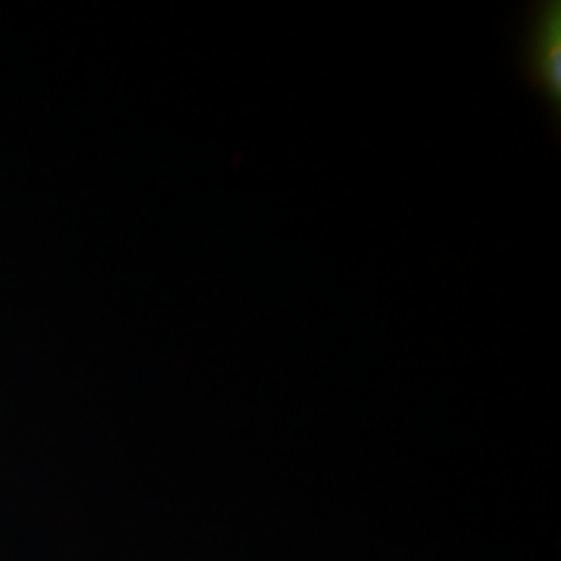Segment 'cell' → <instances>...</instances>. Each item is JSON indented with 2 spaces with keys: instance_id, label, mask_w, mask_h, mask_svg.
I'll list each match as a JSON object with an SVG mask.
<instances>
[{
  "instance_id": "cell-1",
  "label": "cell",
  "mask_w": 561,
  "mask_h": 561,
  "mask_svg": "<svg viewBox=\"0 0 561 561\" xmlns=\"http://www.w3.org/2000/svg\"><path fill=\"white\" fill-rule=\"evenodd\" d=\"M525 73L538 89L553 100L559 110L561 100V5L541 3L530 13L525 34Z\"/></svg>"
}]
</instances>
